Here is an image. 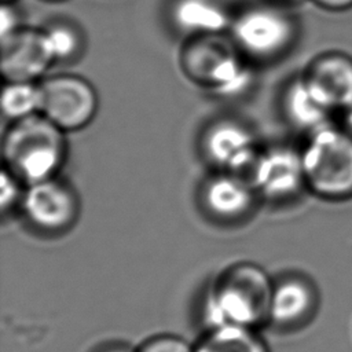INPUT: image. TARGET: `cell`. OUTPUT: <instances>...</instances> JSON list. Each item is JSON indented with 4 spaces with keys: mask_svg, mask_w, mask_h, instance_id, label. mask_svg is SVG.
Masks as SVG:
<instances>
[{
    "mask_svg": "<svg viewBox=\"0 0 352 352\" xmlns=\"http://www.w3.org/2000/svg\"><path fill=\"white\" fill-rule=\"evenodd\" d=\"M274 285L256 264L238 263L228 267L205 301L204 315L209 327L231 324L254 329L270 322Z\"/></svg>",
    "mask_w": 352,
    "mask_h": 352,
    "instance_id": "obj_1",
    "label": "cell"
},
{
    "mask_svg": "<svg viewBox=\"0 0 352 352\" xmlns=\"http://www.w3.org/2000/svg\"><path fill=\"white\" fill-rule=\"evenodd\" d=\"M65 133L43 113L12 121L3 138L7 169L26 186L52 179L66 157Z\"/></svg>",
    "mask_w": 352,
    "mask_h": 352,
    "instance_id": "obj_2",
    "label": "cell"
},
{
    "mask_svg": "<svg viewBox=\"0 0 352 352\" xmlns=\"http://www.w3.org/2000/svg\"><path fill=\"white\" fill-rule=\"evenodd\" d=\"M307 188L331 201L352 198V133L344 126L323 125L309 133L301 150Z\"/></svg>",
    "mask_w": 352,
    "mask_h": 352,
    "instance_id": "obj_3",
    "label": "cell"
},
{
    "mask_svg": "<svg viewBox=\"0 0 352 352\" xmlns=\"http://www.w3.org/2000/svg\"><path fill=\"white\" fill-rule=\"evenodd\" d=\"M182 66L188 78L220 96L238 95L252 81L250 70L219 34L194 36L182 51Z\"/></svg>",
    "mask_w": 352,
    "mask_h": 352,
    "instance_id": "obj_4",
    "label": "cell"
},
{
    "mask_svg": "<svg viewBox=\"0 0 352 352\" xmlns=\"http://www.w3.org/2000/svg\"><path fill=\"white\" fill-rule=\"evenodd\" d=\"M40 113L65 132L82 129L98 111L96 91L80 76H51L40 84Z\"/></svg>",
    "mask_w": 352,
    "mask_h": 352,
    "instance_id": "obj_5",
    "label": "cell"
},
{
    "mask_svg": "<svg viewBox=\"0 0 352 352\" xmlns=\"http://www.w3.org/2000/svg\"><path fill=\"white\" fill-rule=\"evenodd\" d=\"M231 34L243 52L260 59L283 54L294 41L293 18L271 7H254L243 11L231 22Z\"/></svg>",
    "mask_w": 352,
    "mask_h": 352,
    "instance_id": "obj_6",
    "label": "cell"
},
{
    "mask_svg": "<svg viewBox=\"0 0 352 352\" xmlns=\"http://www.w3.org/2000/svg\"><path fill=\"white\" fill-rule=\"evenodd\" d=\"M249 182L257 192L272 201L296 197L307 188L301 151L280 146L260 153Z\"/></svg>",
    "mask_w": 352,
    "mask_h": 352,
    "instance_id": "obj_7",
    "label": "cell"
},
{
    "mask_svg": "<svg viewBox=\"0 0 352 352\" xmlns=\"http://www.w3.org/2000/svg\"><path fill=\"white\" fill-rule=\"evenodd\" d=\"M6 81H34L55 62L44 30L19 28L0 38Z\"/></svg>",
    "mask_w": 352,
    "mask_h": 352,
    "instance_id": "obj_8",
    "label": "cell"
},
{
    "mask_svg": "<svg viewBox=\"0 0 352 352\" xmlns=\"http://www.w3.org/2000/svg\"><path fill=\"white\" fill-rule=\"evenodd\" d=\"M22 208L34 227L59 231L76 220L78 202L67 184L52 177L28 186L22 197Z\"/></svg>",
    "mask_w": 352,
    "mask_h": 352,
    "instance_id": "obj_9",
    "label": "cell"
},
{
    "mask_svg": "<svg viewBox=\"0 0 352 352\" xmlns=\"http://www.w3.org/2000/svg\"><path fill=\"white\" fill-rule=\"evenodd\" d=\"M202 147L212 164L238 176L243 173L250 176L260 154L253 135L234 121H219L212 125L204 135Z\"/></svg>",
    "mask_w": 352,
    "mask_h": 352,
    "instance_id": "obj_10",
    "label": "cell"
},
{
    "mask_svg": "<svg viewBox=\"0 0 352 352\" xmlns=\"http://www.w3.org/2000/svg\"><path fill=\"white\" fill-rule=\"evenodd\" d=\"M304 78L333 110L352 106V56L338 51L318 55L307 67Z\"/></svg>",
    "mask_w": 352,
    "mask_h": 352,
    "instance_id": "obj_11",
    "label": "cell"
},
{
    "mask_svg": "<svg viewBox=\"0 0 352 352\" xmlns=\"http://www.w3.org/2000/svg\"><path fill=\"white\" fill-rule=\"evenodd\" d=\"M318 307V292L305 278L290 276L274 285L270 322L279 327L307 323Z\"/></svg>",
    "mask_w": 352,
    "mask_h": 352,
    "instance_id": "obj_12",
    "label": "cell"
},
{
    "mask_svg": "<svg viewBox=\"0 0 352 352\" xmlns=\"http://www.w3.org/2000/svg\"><path fill=\"white\" fill-rule=\"evenodd\" d=\"M254 191L249 180L227 172L206 182L202 191V201L213 216L238 219L250 210Z\"/></svg>",
    "mask_w": 352,
    "mask_h": 352,
    "instance_id": "obj_13",
    "label": "cell"
},
{
    "mask_svg": "<svg viewBox=\"0 0 352 352\" xmlns=\"http://www.w3.org/2000/svg\"><path fill=\"white\" fill-rule=\"evenodd\" d=\"M282 104L286 120L297 129L307 131L308 133L330 124L329 117L334 113L314 91L304 76L287 84Z\"/></svg>",
    "mask_w": 352,
    "mask_h": 352,
    "instance_id": "obj_14",
    "label": "cell"
},
{
    "mask_svg": "<svg viewBox=\"0 0 352 352\" xmlns=\"http://www.w3.org/2000/svg\"><path fill=\"white\" fill-rule=\"evenodd\" d=\"M172 19L180 32L191 36L220 34L232 22L216 0H177Z\"/></svg>",
    "mask_w": 352,
    "mask_h": 352,
    "instance_id": "obj_15",
    "label": "cell"
},
{
    "mask_svg": "<svg viewBox=\"0 0 352 352\" xmlns=\"http://www.w3.org/2000/svg\"><path fill=\"white\" fill-rule=\"evenodd\" d=\"M194 352H270L267 344L254 331L245 326H216L199 340Z\"/></svg>",
    "mask_w": 352,
    "mask_h": 352,
    "instance_id": "obj_16",
    "label": "cell"
},
{
    "mask_svg": "<svg viewBox=\"0 0 352 352\" xmlns=\"http://www.w3.org/2000/svg\"><path fill=\"white\" fill-rule=\"evenodd\" d=\"M40 84L34 81H7L1 94V111L12 121L40 113Z\"/></svg>",
    "mask_w": 352,
    "mask_h": 352,
    "instance_id": "obj_17",
    "label": "cell"
},
{
    "mask_svg": "<svg viewBox=\"0 0 352 352\" xmlns=\"http://www.w3.org/2000/svg\"><path fill=\"white\" fill-rule=\"evenodd\" d=\"M44 32L55 62L69 60L80 52L81 37L76 28L66 23H55Z\"/></svg>",
    "mask_w": 352,
    "mask_h": 352,
    "instance_id": "obj_18",
    "label": "cell"
},
{
    "mask_svg": "<svg viewBox=\"0 0 352 352\" xmlns=\"http://www.w3.org/2000/svg\"><path fill=\"white\" fill-rule=\"evenodd\" d=\"M136 352H194V348L182 337L160 334L144 341Z\"/></svg>",
    "mask_w": 352,
    "mask_h": 352,
    "instance_id": "obj_19",
    "label": "cell"
},
{
    "mask_svg": "<svg viewBox=\"0 0 352 352\" xmlns=\"http://www.w3.org/2000/svg\"><path fill=\"white\" fill-rule=\"evenodd\" d=\"M19 183L21 182L8 169H4L1 172V177H0V205H1L3 210L12 206L18 201V198L21 197Z\"/></svg>",
    "mask_w": 352,
    "mask_h": 352,
    "instance_id": "obj_20",
    "label": "cell"
},
{
    "mask_svg": "<svg viewBox=\"0 0 352 352\" xmlns=\"http://www.w3.org/2000/svg\"><path fill=\"white\" fill-rule=\"evenodd\" d=\"M11 4L12 3H3L0 8V38L16 32L21 28L18 14Z\"/></svg>",
    "mask_w": 352,
    "mask_h": 352,
    "instance_id": "obj_21",
    "label": "cell"
},
{
    "mask_svg": "<svg viewBox=\"0 0 352 352\" xmlns=\"http://www.w3.org/2000/svg\"><path fill=\"white\" fill-rule=\"evenodd\" d=\"M318 7L327 11H346L352 8V0H311Z\"/></svg>",
    "mask_w": 352,
    "mask_h": 352,
    "instance_id": "obj_22",
    "label": "cell"
},
{
    "mask_svg": "<svg viewBox=\"0 0 352 352\" xmlns=\"http://www.w3.org/2000/svg\"><path fill=\"white\" fill-rule=\"evenodd\" d=\"M344 128L352 133V106L344 110Z\"/></svg>",
    "mask_w": 352,
    "mask_h": 352,
    "instance_id": "obj_23",
    "label": "cell"
},
{
    "mask_svg": "<svg viewBox=\"0 0 352 352\" xmlns=\"http://www.w3.org/2000/svg\"><path fill=\"white\" fill-rule=\"evenodd\" d=\"M104 352H131L128 349H124V348H111V349H107Z\"/></svg>",
    "mask_w": 352,
    "mask_h": 352,
    "instance_id": "obj_24",
    "label": "cell"
},
{
    "mask_svg": "<svg viewBox=\"0 0 352 352\" xmlns=\"http://www.w3.org/2000/svg\"><path fill=\"white\" fill-rule=\"evenodd\" d=\"M44 1H50V3H58V1H65V0H44Z\"/></svg>",
    "mask_w": 352,
    "mask_h": 352,
    "instance_id": "obj_25",
    "label": "cell"
},
{
    "mask_svg": "<svg viewBox=\"0 0 352 352\" xmlns=\"http://www.w3.org/2000/svg\"><path fill=\"white\" fill-rule=\"evenodd\" d=\"M15 0H1V3H14Z\"/></svg>",
    "mask_w": 352,
    "mask_h": 352,
    "instance_id": "obj_26",
    "label": "cell"
}]
</instances>
